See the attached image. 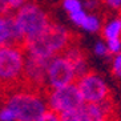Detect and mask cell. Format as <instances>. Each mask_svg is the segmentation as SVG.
Instances as JSON below:
<instances>
[{
	"label": "cell",
	"mask_w": 121,
	"mask_h": 121,
	"mask_svg": "<svg viewBox=\"0 0 121 121\" xmlns=\"http://www.w3.org/2000/svg\"><path fill=\"white\" fill-rule=\"evenodd\" d=\"M3 105L11 108L16 121H37L47 110L45 93L29 88L15 89L3 96Z\"/></svg>",
	"instance_id": "obj_1"
},
{
	"label": "cell",
	"mask_w": 121,
	"mask_h": 121,
	"mask_svg": "<svg viewBox=\"0 0 121 121\" xmlns=\"http://www.w3.org/2000/svg\"><path fill=\"white\" fill-rule=\"evenodd\" d=\"M72 33L64 25L51 23L41 33L25 43V52L44 59H52L63 53L72 44Z\"/></svg>",
	"instance_id": "obj_2"
},
{
	"label": "cell",
	"mask_w": 121,
	"mask_h": 121,
	"mask_svg": "<svg viewBox=\"0 0 121 121\" xmlns=\"http://www.w3.org/2000/svg\"><path fill=\"white\" fill-rule=\"evenodd\" d=\"M25 49L19 45L0 47V84L5 93L27 88L24 82Z\"/></svg>",
	"instance_id": "obj_3"
},
{
	"label": "cell",
	"mask_w": 121,
	"mask_h": 121,
	"mask_svg": "<svg viewBox=\"0 0 121 121\" xmlns=\"http://www.w3.org/2000/svg\"><path fill=\"white\" fill-rule=\"evenodd\" d=\"M13 19L25 43L41 33L52 23L49 15L33 1L23 4L13 15Z\"/></svg>",
	"instance_id": "obj_4"
},
{
	"label": "cell",
	"mask_w": 121,
	"mask_h": 121,
	"mask_svg": "<svg viewBox=\"0 0 121 121\" xmlns=\"http://www.w3.org/2000/svg\"><path fill=\"white\" fill-rule=\"evenodd\" d=\"M45 99L48 109L56 113H63L65 110H71L81 107L84 100L76 82L60 86V88H48L45 91Z\"/></svg>",
	"instance_id": "obj_5"
},
{
	"label": "cell",
	"mask_w": 121,
	"mask_h": 121,
	"mask_svg": "<svg viewBox=\"0 0 121 121\" xmlns=\"http://www.w3.org/2000/svg\"><path fill=\"white\" fill-rule=\"evenodd\" d=\"M76 85L84 103H103L109 100V86L103 76L96 72H85L76 78Z\"/></svg>",
	"instance_id": "obj_6"
},
{
	"label": "cell",
	"mask_w": 121,
	"mask_h": 121,
	"mask_svg": "<svg viewBox=\"0 0 121 121\" xmlns=\"http://www.w3.org/2000/svg\"><path fill=\"white\" fill-rule=\"evenodd\" d=\"M76 78L77 75L75 67L64 53L57 55L49 60L47 68V88H60L76 82Z\"/></svg>",
	"instance_id": "obj_7"
},
{
	"label": "cell",
	"mask_w": 121,
	"mask_h": 121,
	"mask_svg": "<svg viewBox=\"0 0 121 121\" xmlns=\"http://www.w3.org/2000/svg\"><path fill=\"white\" fill-rule=\"evenodd\" d=\"M3 45H19L25 49V41L11 13L0 15V47Z\"/></svg>",
	"instance_id": "obj_8"
},
{
	"label": "cell",
	"mask_w": 121,
	"mask_h": 121,
	"mask_svg": "<svg viewBox=\"0 0 121 121\" xmlns=\"http://www.w3.org/2000/svg\"><path fill=\"white\" fill-rule=\"evenodd\" d=\"M65 56L72 61V64L75 67V71H76V75L81 76L84 75L85 72H88V63H86V57H85V53L82 52V49L80 47L75 45V44L72 43L71 45L68 47L67 49L63 52Z\"/></svg>",
	"instance_id": "obj_9"
},
{
	"label": "cell",
	"mask_w": 121,
	"mask_h": 121,
	"mask_svg": "<svg viewBox=\"0 0 121 121\" xmlns=\"http://www.w3.org/2000/svg\"><path fill=\"white\" fill-rule=\"evenodd\" d=\"M101 35L104 40L121 37V16H112L101 27Z\"/></svg>",
	"instance_id": "obj_10"
},
{
	"label": "cell",
	"mask_w": 121,
	"mask_h": 121,
	"mask_svg": "<svg viewBox=\"0 0 121 121\" xmlns=\"http://www.w3.org/2000/svg\"><path fill=\"white\" fill-rule=\"evenodd\" d=\"M101 27H103V20L96 13H88L85 20H84V23H82V25H81V28L89 33L101 32Z\"/></svg>",
	"instance_id": "obj_11"
},
{
	"label": "cell",
	"mask_w": 121,
	"mask_h": 121,
	"mask_svg": "<svg viewBox=\"0 0 121 121\" xmlns=\"http://www.w3.org/2000/svg\"><path fill=\"white\" fill-rule=\"evenodd\" d=\"M93 53L97 57L108 59L110 56V53H109V51H108L107 41L105 40H97L96 43H95V45H93Z\"/></svg>",
	"instance_id": "obj_12"
},
{
	"label": "cell",
	"mask_w": 121,
	"mask_h": 121,
	"mask_svg": "<svg viewBox=\"0 0 121 121\" xmlns=\"http://www.w3.org/2000/svg\"><path fill=\"white\" fill-rule=\"evenodd\" d=\"M61 4H63V8L68 13L80 11V9L84 8V1L82 0H61Z\"/></svg>",
	"instance_id": "obj_13"
},
{
	"label": "cell",
	"mask_w": 121,
	"mask_h": 121,
	"mask_svg": "<svg viewBox=\"0 0 121 121\" xmlns=\"http://www.w3.org/2000/svg\"><path fill=\"white\" fill-rule=\"evenodd\" d=\"M86 9H80V11H76V12H72V13H69V19H71V22L73 23L75 25H77V27H81L82 23H84V20H85L86 17Z\"/></svg>",
	"instance_id": "obj_14"
},
{
	"label": "cell",
	"mask_w": 121,
	"mask_h": 121,
	"mask_svg": "<svg viewBox=\"0 0 121 121\" xmlns=\"http://www.w3.org/2000/svg\"><path fill=\"white\" fill-rule=\"evenodd\" d=\"M105 41H107V47L110 55H117L118 52H121V37L109 39V40H105Z\"/></svg>",
	"instance_id": "obj_15"
},
{
	"label": "cell",
	"mask_w": 121,
	"mask_h": 121,
	"mask_svg": "<svg viewBox=\"0 0 121 121\" xmlns=\"http://www.w3.org/2000/svg\"><path fill=\"white\" fill-rule=\"evenodd\" d=\"M112 73L117 78H121V52L113 55L112 59Z\"/></svg>",
	"instance_id": "obj_16"
},
{
	"label": "cell",
	"mask_w": 121,
	"mask_h": 121,
	"mask_svg": "<svg viewBox=\"0 0 121 121\" xmlns=\"http://www.w3.org/2000/svg\"><path fill=\"white\" fill-rule=\"evenodd\" d=\"M0 121H16L15 113L12 112L11 108H8L7 105H3L0 108Z\"/></svg>",
	"instance_id": "obj_17"
},
{
	"label": "cell",
	"mask_w": 121,
	"mask_h": 121,
	"mask_svg": "<svg viewBox=\"0 0 121 121\" xmlns=\"http://www.w3.org/2000/svg\"><path fill=\"white\" fill-rule=\"evenodd\" d=\"M37 121H61V120H60L59 113H56V112H53V110L48 109Z\"/></svg>",
	"instance_id": "obj_18"
},
{
	"label": "cell",
	"mask_w": 121,
	"mask_h": 121,
	"mask_svg": "<svg viewBox=\"0 0 121 121\" xmlns=\"http://www.w3.org/2000/svg\"><path fill=\"white\" fill-rule=\"evenodd\" d=\"M103 3L112 11H120L121 9V0H103Z\"/></svg>",
	"instance_id": "obj_19"
},
{
	"label": "cell",
	"mask_w": 121,
	"mask_h": 121,
	"mask_svg": "<svg viewBox=\"0 0 121 121\" xmlns=\"http://www.w3.org/2000/svg\"><path fill=\"white\" fill-rule=\"evenodd\" d=\"M100 0H84V9L88 11H96L100 7Z\"/></svg>",
	"instance_id": "obj_20"
},
{
	"label": "cell",
	"mask_w": 121,
	"mask_h": 121,
	"mask_svg": "<svg viewBox=\"0 0 121 121\" xmlns=\"http://www.w3.org/2000/svg\"><path fill=\"white\" fill-rule=\"evenodd\" d=\"M28 0H7L8 7H9V11H15V9H19L23 4H25Z\"/></svg>",
	"instance_id": "obj_21"
},
{
	"label": "cell",
	"mask_w": 121,
	"mask_h": 121,
	"mask_svg": "<svg viewBox=\"0 0 121 121\" xmlns=\"http://www.w3.org/2000/svg\"><path fill=\"white\" fill-rule=\"evenodd\" d=\"M9 7H8L7 0H0V15H7L9 13Z\"/></svg>",
	"instance_id": "obj_22"
},
{
	"label": "cell",
	"mask_w": 121,
	"mask_h": 121,
	"mask_svg": "<svg viewBox=\"0 0 121 121\" xmlns=\"http://www.w3.org/2000/svg\"><path fill=\"white\" fill-rule=\"evenodd\" d=\"M120 11H121V9H120Z\"/></svg>",
	"instance_id": "obj_23"
}]
</instances>
